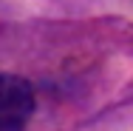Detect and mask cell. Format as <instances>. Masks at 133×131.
<instances>
[{
    "mask_svg": "<svg viewBox=\"0 0 133 131\" xmlns=\"http://www.w3.org/2000/svg\"><path fill=\"white\" fill-rule=\"evenodd\" d=\"M37 108L31 83L20 74H0V131H26Z\"/></svg>",
    "mask_w": 133,
    "mask_h": 131,
    "instance_id": "cell-1",
    "label": "cell"
}]
</instances>
